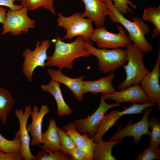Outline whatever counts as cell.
<instances>
[{
  "mask_svg": "<svg viewBox=\"0 0 160 160\" xmlns=\"http://www.w3.org/2000/svg\"><path fill=\"white\" fill-rule=\"evenodd\" d=\"M62 40L57 36L54 43V52L52 56L48 57L46 66L56 67L60 71L64 68L71 70L75 59L90 55L84 46V40L82 36H77L71 43H65Z\"/></svg>",
  "mask_w": 160,
  "mask_h": 160,
  "instance_id": "obj_1",
  "label": "cell"
},
{
  "mask_svg": "<svg viewBox=\"0 0 160 160\" xmlns=\"http://www.w3.org/2000/svg\"><path fill=\"white\" fill-rule=\"evenodd\" d=\"M108 10L111 21L119 23L128 32L132 41L144 53H148L153 50L152 46L147 40L145 35L150 31L148 26L141 18L134 17L133 21L126 18L116 9L111 0H104Z\"/></svg>",
  "mask_w": 160,
  "mask_h": 160,
  "instance_id": "obj_2",
  "label": "cell"
},
{
  "mask_svg": "<svg viewBox=\"0 0 160 160\" xmlns=\"http://www.w3.org/2000/svg\"><path fill=\"white\" fill-rule=\"evenodd\" d=\"M127 63L123 66L126 77L117 86L119 90L131 85L139 84L144 76L150 71L145 66L143 60L144 52L132 42L126 47Z\"/></svg>",
  "mask_w": 160,
  "mask_h": 160,
  "instance_id": "obj_3",
  "label": "cell"
},
{
  "mask_svg": "<svg viewBox=\"0 0 160 160\" xmlns=\"http://www.w3.org/2000/svg\"><path fill=\"white\" fill-rule=\"evenodd\" d=\"M90 40H85V47L91 55L98 60V68L104 73L113 72L123 67L127 62V54L126 49L122 48L111 49L97 48L92 45Z\"/></svg>",
  "mask_w": 160,
  "mask_h": 160,
  "instance_id": "obj_4",
  "label": "cell"
},
{
  "mask_svg": "<svg viewBox=\"0 0 160 160\" xmlns=\"http://www.w3.org/2000/svg\"><path fill=\"white\" fill-rule=\"evenodd\" d=\"M57 19L58 26L64 28L66 33L62 39L63 40L74 37L82 36L85 40H90L94 29L92 21L83 17L81 14L76 12L70 16L65 17L58 12Z\"/></svg>",
  "mask_w": 160,
  "mask_h": 160,
  "instance_id": "obj_5",
  "label": "cell"
},
{
  "mask_svg": "<svg viewBox=\"0 0 160 160\" xmlns=\"http://www.w3.org/2000/svg\"><path fill=\"white\" fill-rule=\"evenodd\" d=\"M50 45L48 39L37 41L33 50L26 49L22 54L24 57L22 64V71L27 80L30 82L33 80L32 76L35 69L38 67H46L45 63L48 58L47 51Z\"/></svg>",
  "mask_w": 160,
  "mask_h": 160,
  "instance_id": "obj_6",
  "label": "cell"
},
{
  "mask_svg": "<svg viewBox=\"0 0 160 160\" xmlns=\"http://www.w3.org/2000/svg\"><path fill=\"white\" fill-rule=\"evenodd\" d=\"M117 27L118 30L117 33L108 31L104 26L97 28L94 29L90 40L95 42L99 48L112 49L126 48L132 41L121 25H117Z\"/></svg>",
  "mask_w": 160,
  "mask_h": 160,
  "instance_id": "obj_7",
  "label": "cell"
},
{
  "mask_svg": "<svg viewBox=\"0 0 160 160\" xmlns=\"http://www.w3.org/2000/svg\"><path fill=\"white\" fill-rule=\"evenodd\" d=\"M28 9L24 7L15 10H8L3 24L1 35L10 33L13 36L28 33L29 28L35 26L34 20L27 15Z\"/></svg>",
  "mask_w": 160,
  "mask_h": 160,
  "instance_id": "obj_8",
  "label": "cell"
},
{
  "mask_svg": "<svg viewBox=\"0 0 160 160\" xmlns=\"http://www.w3.org/2000/svg\"><path fill=\"white\" fill-rule=\"evenodd\" d=\"M156 105L151 102L140 104L135 103L129 108L124 107L123 111L114 110L109 113L105 114L99 124L93 139L94 142L97 143L102 140L103 135L115 125L117 121L122 116L127 114H140L146 107Z\"/></svg>",
  "mask_w": 160,
  "mask_h": 160,
  "instance_id": "obj_9",
  "label": "cell"
},
{
  "mask_svg": "<svg viewBox=\"0 0 160 160\" xmlns=\"http://www.w3.org/2000/svg\"><path fill=\"white\" fill-rule=\"evenodd\" d=\"M99 106L97 109L87 118L76 119L73 123L76 130L79 133L87 134L89 137L93 139L98 125L106 112L111 108L121 106L120 103L108 104L105 100L100 97Z\"/></svg>",
  "mask_w": 160,
  "mask_h": 160,
  "instance_id": "obj_10",
  "label": "cell"
},
{
  "mask_svg": "<svg viewBox=\"0 0 160 160\" xmlns=\"http://www.w3.org/2000/svg\"><path fill=\"white\" fill-rule=\"evenodd\" d=\"M152 106L145 108L143 110V115L142 119L132 124L130 120L128 124L122 129L121 124L119 125L115 134L112 136L109 141L115 140L122 139L125 137H132L134 138V142L137 143L143 135H150L151 131L149 129V122L148 116L152 112Z\"/></svg>",
  "mask_w": 160,
  "mask_h": 160,
  "instance_id": "obj_11",
  "label": "cell"
},
{
  "mask_svg": "<svg viewBox=\"0 0 160 160\" xmlns=\"http://www.w3.org/2000/svg\"><path fill=\"white\" fill-rule=\"evenodd\" d=\"M160 49L155 65L152 71H149L142 79L140 84L151 102L158 106L160 109Z\"/></svg>",
  "mask_w": 160,
  "mask_h": 160,
  "instance_id": "obj_12",
  "label": "cell"
},
{
  "mask_svg": "<svg viewBox=\"0 0 160 160\" xmlns=\"http://www.w3.org/2000/svg\"><path fill=\"white\" fill-rule=\"evenodd\" d=\"M100 97L114 100L121 103L131 102L141 104L151 102L139 84L132 85L120 91L108 94H103Z\"/></svg>",
  "mask_w": 160,
  "mask_h": 160,
  "instance_id": "obj_13",
  "label": "cell"
},
{
  "mask_svg": "<svg viewBox=\"0 0 160 160\" xmlns=\"http://www.w3.org/2000/svg\"><path fill=\"white\" fill-rule=\"evenodd\" d=\"M32 109L30 105L25 108L24 111L22 108L17 109L15 113L18 119L20 124L18 132L20 137L21 146L20 154L23 160H35L34 156L31 153L30 148V138L27 128V123L31 115Z\"/></svg>",
  "mask_w": 160,
  "mask_h": 160,
  "instance_id": "obj_14",
  "label": "cell"
},
{
  "mask_svg": "<svg viewBox=\"0 0 160 160\" xmlns=\"http://www.w3.org/2000/svg\"><path fill=\"white\" fill-rule=\"evenodd\" d=\"M84 5L85 10L81 14L94 22L97 28L104 26L108 10L104 0H81Z\"/></svg>",
  "mask_w": 160,
  "mask_h": 160,
  "instance_id": "obj_15",
  "label": "cell"
},
{
  "mask_svg": "<svg viewBox=\"0 0 160 160\" xmlns=\"http://www.w3.org/2000/svg\"><path fill=\"white\" fill-rule=\"evenodd\" d=\"M47 71L51 79L65 85L71 91L78 100L83 101L84 94L83 89L84 77L83 76L73 78L64 75L59 70L48 68Z\"/></svg>",
  "mask_w": 160,
  "mask_h": 160,
  "instance_id": "obj_16",
  "label": "cell"
},
{
  "mask_svg": "<svg viewBox=\"0 0 160 160\" xmlns=\"http://www.w3.org/2000/svg\"><path fill=\"white\" fill-rule=\"evenodd\" d=\"M49 111V107L47 105H42L39 110L37 106H33L31 115L32 122L27 126L28 131L32 137L30 142L31 145H38L42 143L41 136L43 119Z\"/></svg>",
  "mask_w": 160,
  "mask_h": 160,
  "instance_id": "obj_17",
  "label": "cell"
},
{
  "mask_svg": "<svg viewBox=\"0 0 160 160\" xmlns=\"http://www.w3.org/2000/svg\"><path fill=\"white\" fill-rule=\"evenodd\" d=\"M63 129L72 138L76 146L84 152L88 160H93L95 145L93 139L90 138L87 134L81 135L78 132L71 122L64 126Z\"/></svg>",
  "mask_w": 160,
  "mask_h": 160,
  "instance_id": "obj_18",
  "label": "cell"
},
{
  "mask_svg": "<svg viewBox=\"0 0 160 160\" xmlns=\"http://www.w3.org/2000/svg\"><path fill=\"white\" fill-rule=\"evenodd\" d=\"M57 126L56 121L51 119L47 130L42 133L41 140L43 145L42 146L39 145L38 146L47 152L60 151L63 153L64 150L57 132Z\"/></svg>",
  "mask_w": 160,
  "mask_h": 160,
  "instance_id": "obj_19",
  "label": "cell"
},
{
  "mask_svg": "<svg viewBox=\"0 0 160 160\" xmlns=\"http://www.w3.org/2000/svg\"><path fill=\"white\" fill-rule=\"evenodd\" d=\"M115 76L113 72H110L107 76L95 80L84 81V92L92 94L111 93L116 91L112 84Z\"/></svg>",
  "mask_w": 160,
  "mask_h": 160,
  "instance_id": "obj_20",
  "label": "cell"
},
{
  "mask_svg": "<svg viewBox=\"0 0 160 160\" xmlns=\"http://www.w3.org/2000/svg\"><path fill=\"white\" fill-rule=\"evenodd\" d=\"M60 84L51 79L48 84L41 85L40 88L42 90L49 92L54 97L57 104V115L61 117L71 114L72 111L64 100Z\"/></svg>",
  "mask_w": 160,
  "mask_h": 160,
  "instance_id": "obj_21",
  "label": "cell"
},
{
  "mask_svg": "<svg viewBox=\"0 0 160 160\" xmlns=\"http://www.w3.org/2000/svg\"><path fill=\"white\" fill-rule=\"evenodd\" d=\"M122 140L106 142L102 140L95 143L93 150V159L95 160H116L112 155V150L114 145Z\"/></svg>",
  "mask_w": 160,
  "mask_h": 160,
  "instance_id": "obj_22",
  "label": "cell"
},
{
  "mask_svg": "<svg viewBox=\"0 0 160 160\" xmlns=\"http://www.w3.org/2000/svg\"><path fill=\"white\" fill-rule=\"evenodd\" d=\"M15 103L11 93L7 89L0 87V120L3 125L6 124L8 114Z\"/></svg>",
  "mask_w": 160,
  "mask_h": 160,
  "instance_id": "obj_23",
  "label": "cell"
},
{
  "mask_svg": "<svg viewBox=\"0 0 160 160\" xmlns=\"http://www.w3.org/2000/svg\"><path fill=\"white\" fill-rule=\"evenodd\" d=\"M143 18L151 22L154 26L151 39H153L157 37L160 34V6L156 7L149 6L145 8Z\"/></svg>",
  "mask_w": 160,
  "mask_h": 160,
  "instance_id": "obj_24",
  "label": "cell"
},
{
  "mask_svg": "<svg viewBox=\"0 0 160 160\" xmlns=\"http://www.w3.org/2000/svg\"><path fill=\"white\" fill-rule=\"evenodd\" d=\"M21 146V140L18 132L11 140L6 139L0 133V149L3 152L20 153Z\"/></svg>",
  "mask_w": 160,
  "mask_h": 160,
  "instance_id": "obj_25",
  "label": "cell"
},
{
  "mask_svg": "<svg viewBox=\"0 0 160 160\" xmlns=\"http://www.w3.org/2000/svg\"><path fill=\"white\" fill-rule=\"evenodd\" d=\"M149 122L150 127L152 129L149 135L150 137V146L160 154V150L159 148L160 143V123L158 119L156 117L152 118Z\"/></svg>",
  "mask_w": 160,
  "mask_h": 160,
  "instance_id": "obj_26",
  "label": "cell"
},
{
  "mask_svg": "<svg viewBox=\"0 0 160 160\" xmlns=\"http://www.w3.org/2000/svg\"><path fill=\"white\" fill-rule=\"evenodd\" d=\"M54 0H22L21 4L28 10H33L39 7L44 8L55 14Z\"/></svg>",
  "mask_w": 160,
  "mask_h": 160,
  "instance_id": "obj_27",
  "label": "cell"
},
{
  "mask_svg": "<svg viewBox=\"0 0 160 160\" xmlns=\"http://www.w3.org/2000/svg\"><path fill=\"white\" fill-rule=\"evenodd\" d=\"M34 157L35 160H73L60 151L48 152L43 150L38 152Z\"/></svg>",
  "mask_w": 160,
  "mask_h": 160,
  "instance_id": "obj_28",
  "label": "cell"
},
{
  "mask_svg": "<svg viewBox=\"0 0 160 160\" xmlns=\"http://www.w3.org/2000/svg\"><path fill=\"white\" fill-rule=\"evenodd\" d=\"M57 132L64 150L63 153L66 156L69 155L70 152L77 146L71 137L58 126Z\"/></svg>",
  "mask_w": 160,
  "mask_h": 160,
  "instance_id": "obj_29",
  "label": "cell"
},
{
  "mask_svg": "<svg viewBox=\"0 0 160 160\" xmlns=\"http://www.w3.org/2000/svg\"><path fill=\"white\" fill-rule=\"evenodd\" d=\"M117 10L121 14H128L129 12L133 13L132 9L129 7L130 5L134 9H137V6L129 0H111Z\"/></svg>",
  "mask_w": 160,
  "mask_h": 160,
  "instance_id": "obj_30",
  "label": "cell"
},
{
  "mask_svg": "<svg viewBox=\"0 0 160 160\" xmlns=\"http://www.w3.org/2000/svg\"><path fill=\"white\" fill-rule=\"evenodd\" d=\"M160 154L153 148L149 146L143 150L137 157L136 160H159Z\"/></svg>",
  "mask_w": 160,
  "mask_h": 160,
  "instance_id": "obj_31",
  "label": "cell"
},
{
  "mask_svg": "<svg viewBox=\"0 0 160 160\" xmlns=\"http://www.w3.org/2000/svg\"><path fill=\"white\" fill-rule=\"evenodd\" d=\"M69 155L71 156L73 160H88L84 152L77 147L73 149Z\"/></svg>",
  "mask_w": 160,
  "mask_h": 160,
  "instance_id": "obj_32",
  "label": "cell"
},
{
  "mask_svg": "<svg viewBox=\"0 0 160 160\" xmlns=\"http://www.w3.org/2000/svg\"><path fill=\"white\" fill-rule=\"evenodd\" d=\"M23 158L20 153L2 152L0 153V160H23Z\"/></svg>",
  "mask_w": 160,
  "mask_h": 160,
  "instance_id": "obj_33",
  "label": "cell"
},
{
  "mask_svg": "<svg viewBox=\"0 0 160 160\" xmlns=\"http://www.w3.org/2000/svg\"><path fill=\"white\" fill-rule=\"evenodd\" d=\"M19 0H0V6H4L9 7L10 10H15L21 9L23 7L21 4L17 5L14 4L15 1Z\"/></svg>",
  "mask_w": 160,
  "mask_h": 160,
  "instance_id": "obj_34",
  "label": "cell"
},
{
  "mask_svg": "<svg viewBox=\"0 0 160 160\" xmlns=\"http://www.w3.org/2000/svg\"><path fill=\"white\" fill-rule=\"evenodd\" d=\"M7 9L0 6V23L3 24L4 22L6 15Z\"/></svg>",
  "mask_w": 160,
  "mask_h": 160,
  "instance_id": "obj_35",
  "label": "cell"
},
{
  "mask_svg": "<svg viewBox=\"0 0 160 160\" xmlns=\"http://www.w3.org/2000/svg\"><path fill=\"white\" fill-rule=\"evenodd\" d=\"M3 152V151L0 149V153Z\"/></svg>",
  "mask_w": 160,
  "mask_h": 160,
  "instance_id": "obj_36",
  "label": "cell"
},
{
  "mask_svg": "<svg viewBox=\"0 0 160 160\" xmlns=\"http://www.w3.org/2000/svg\"><path fill=\"white\" fill-rule=\"evenodd\" d=\"M22 0H19V1H22Z\"/></svg>",
  "mask_w": 160,
  "mask_h": 160,
  "instance_id": "obj_37",
  "label": "cell"
}]
</instances>
